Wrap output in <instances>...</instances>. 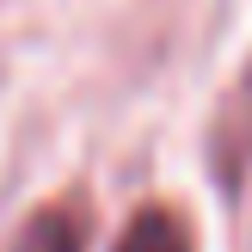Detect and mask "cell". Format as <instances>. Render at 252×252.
<instances>
[{
  "label": "cell",
  "mask_w": 252,
  "mask_h": 252,
  "mask_svg": "<svg viewBox=\"0 0 252 252\" xmlns=\"http://www.w3.org/2000/svg\"><path fill=\"white\" fill-rule=\"evenodd\" d=\"M209 179L221 197H240L252 179V56L240 68V80L221 93L216 117H209Z\"/></svg>",
  "instance_id": "1"
},
{
  "label": "cell",
  "mask_w": 252,
  "mask_h": 252,
  "mask_svg": "<svg viewBox=\"0 0 252 252\" xmlns=\"http://www.w3.org/2000/svg\"><path fill=\"white\" fill-rule=\"evenodd\" d=\"M86 240H93V209H86V197H56V203H43L19 228L12 252H86Z\"/></svg>",
  "instance_id": "2"
},
{
  "label": "cell",
  "mask_w": 252,
  "mask_h": 252,
  "mask_svg": "<svg viewBox=\"0 0 252 252\" xmlns=\"http://www.w3.org/2000/svg\"><path fill=\"white\" fill-rule=\"evenodd\" d=\"M111 252H197V234H191V221H185V209L142 203L129 221H123V234H117Z\"/></svg>",
  "instance_id": "3"
}]
</instances>
